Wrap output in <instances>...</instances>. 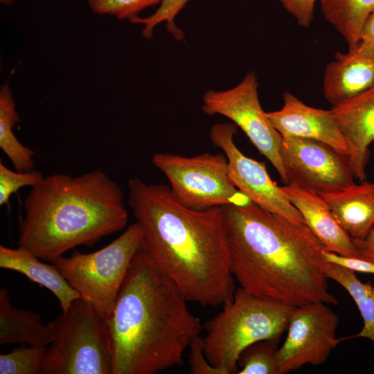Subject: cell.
Segmentation results:
<instances>
[{
	"mask_svg": "<svg viewBox=\"0 0 374 374\" xmlns=\"http://www.w3.org/2000/svg\"><path fill=\"white\" fill-rule=\"evenodd\" d=\"M330 109L347 142L354 177L365 181L369 146L374 142V87Z\"/></svg>",
	"mask_w": 374,
	"mask_h": 374,
	"instance_id": "obj_15",
	"label": "cell"
},
{
	"mask_svg": "<svg viewBox=\"0 0 374 374\" xmlns=\"http://www.w3.org/2000/svg\"><path fill=\"white\" fill-rule=\"evenodd\" d=\"M16 0H0V3L4 6H8L14 3Z\"/></svg>",
	"mask_w": 374,
	"mask_h": 374,
	"instance_id": "obj_34",
	"label": "cell"
},
{
	"mask_svg": "<svg viewBox=\"0 0 374 374\" xmlns=\"http://www.w3.org/2000/svg\"><path fill=\"white\" fill-rule=\"evenodd\" d=\"M52 339L50 323L35 312L12 305L8 290L0 289V345L21 344L47 346Z\"/></svg>",
	"mask_w": 374,
	"mask_h": 374,
	"instance_id": "obj_19",
	"label": "cell"
},
{
	"mask_svg": "<svg viewBox=\"0 0 374 374\" xmlns=\"http://www.w3.org/2000/svg\"><path fill=\"white\" fill-rule=\"evenodd\" d=\"M176 285L140 246L106 320L112 374H154L181 366L203 325Z\"/></svg>",
	"mask_w": 374,
	"mask_h": 374,
	"instance_id": "obj_3",
	"label": "cell"
},
{
	"mask_svg": "<svg viewBox=\"0 0 374 374\" xmlns=\"http://www.w3.org/2000/svg\"><path fill=\"white\" fill-rule=\"evenodd\" d=\"M29 251L0 246V267L20 273L31 281L48 290L57 299L62 312L81 298L57 267L40 260Z\"/></svg>",
	"mask_w": 374,
	"mask_h": 374,
	"instance_id": "obj_18",
	"label": "cell"
},
{
	"mask_svg": "<svg viewBox=\"0 0 374 374\" xmlns=\"http://www.w3.org/2000/svg\"><path fill=\"white\" fill-rule=\"evenodd\" d=\"M374 87V46L360 39L345 53L337 52L326 67L325 98L337 105Z\"/></svg>",
	"mask_w": 374,
	"mask_h": 374,
	"instance_id": "obj_14",
	"label": "cell"
},
{
	"mask_svg": "<svg viewBox=\"0 0 374 374\" xmlns=\"http://www.w3.org/2000/svg\"><path fill=\"white\" fill-rule=\"evenodd\" d=\"M322 302L294 308L287 335L276 353L278 374L294 371L305 364L321 365L339 343L335 336L338 316Z\"/></svg>",
	"mask_w": 374,
	"mask_h": 374,
	"instance_id": "obj_11",
	"label": "cell"
},
{
	"mask_svg": "<svg viewBox=\"0 0 374 374\" xmlns=\"http://www.w3.org/2000/svg\"><path fill=\"white\" fill-rule=\"evenodd\" d=\"M327 278L341 285L350 295L355 303L366 295L374 287L371 281L363 283L356 276L355 271L339 265L327 262L325 268Z\"/></svg>",
	"mask_w": 374,
	"mask_h": 374,
	"instance_id": "obj_27",
	"label": "cell"
},
{
	"mask_svg": "<svg viewBox=\"0 0 374 374\" xmlns=\"http://www.w3.org/2000/svg\"><path fill=\"white\" fill-rule=\"evenodd\" d=\"M282 188L301 214L304 224L318 238L326 251L359 258L353 240L339 225L329 206L318 193L292 185Z\"/></svg>",
	"mask_w": 374,
	"mask_h": 374,
	"instance_id": "obj_16",
	"label": "cell"
},
{
	"mask_svg": "<svg viewBox=\"0 0 374 374\" xmlns=\"http://www.w3.org/2000/svg\"><path fill=\"white\" fill-rule=\"evenodd\" d=\"M326 19L348 46L361 39L363 27L374 12V0H319Z\"/></svg>",
	"mask_w": 374,
	"mask_h": 374,
	"instance_id": "obj_20",
	"label": "cell"
},
{
	"mask_svg": "<svg viewBox=\"0 0 374 374\" xmlns=\"http://www.w3.org/2000/svg\"><path fill=\"white\" fill-rule=\"evenodd\" d=\"M44 176L36 170L28 172L12 170L0 161V206L8 205L14 193L26 186L33 187L38 184Z\"/></svg>",
	"mask_w": 374,
	"mask_h": 374,
	"instance_id": "obj_26",
	"label": "cell"
},
{
	"mask_svg": "<svg viewBox=\"0 0 374 374\" xmlns=\"http://www.w3.org/2000/svg\"><path fill=\"white\" fill-rule=\"evenodd\" d=\"M237 126L234 123H217L210 131V140L222 150L228 161L229 177L236 188L253 203L296 224H304L303 218L291 203L282 186L270 177L265 163L246 156L234 142Z\"/></svg>",
	"mask_w": 374,
	"mask_h": 374,
	"instance_id": "obj_12",
	"label": "cell"
},
{
	"mask_svg": "<svg viewBox=\"0 0 374 374\" xmlns=\"http://www.w3.org/2000/svg\"><path fill=\"white\" fill-rule=\"evenodd\" d=\"M19 121L11 89L8 83H5L0 89V148L15 170L28 172L33 170L35 154L14 133V127Z\"/></svg>",
	"mask_w": 374,
	"mask_h": 374,
	"instance_id": "obj_21",
	"label": "cell"
},
{
	"mask_svg": "<svg viewBox=\"0 0 374 374\" xmlns=\"http://www.w3.org/2000/svg\"><path fill=\"white\" fill-rule=\"evenodd\" d=\"M355 304L363 319V328L355 335L339 338V342L346 339L364 337L368 339L374 344V287Z\"/></svg>",
	"mask_w": 374,
	"mask_h": 374,
	"instance_id": "obj_28",
	"label": "cell"
},
{
	"mask_svg": "<svg viewBox=\"0 0 374 374\" xmlns=\"http://www.w3.org/2000/svg\"><path fill=\"white\" fill-rule=\"evenodd\" d=\"M360 258L374 263V227L363 240H353Z\"/></svg>",
	"mask_w": 374,
	"mask_h": 374,
	"instance_id": "obj_32",
	"label": "cell"
},
{
	"mask_svg": "<svg viewBox=\"0 0 374 374\" xmlns=\"http://www.w3.org/2000/svg\"><path fill=\"white\" fill-rule=\"evenodd\" d=\"M320 195L353 240L364 239L374 227V182L365 180Z\"/></svg>",
	"mask_w": 374,
	"mask_h": 374,
	"instance_id": "obj_17",
	"label": "cell"
},
{
	"mask_svg": "<svg viewBox=\"0 0 374 374\" xmlns=\"http://www.w3.org/2000/svg\"><path fill=\"white\" fill-rule=\"evenodd\" d=\"M294 309L239 287L222 311L203 326L206 357L222 374L238 373L242 352L260 341L279 340Z\"/></svg>",
	"mask_w": 374,
	"mask_h": 374,
	"instance_id": "obj_5",
	"label": "cell"
},
{
	"mask_svg": "<svg viewBox=\"0 0 374 374\" xmlns=\"http://www.w3.org/2000/svg\"><path fill=\"white\" fill-rule=\"evenodd\" d=\"M280 156L290 185L320 195L341 190L355 183L348 156L324 143L284 136Z\"/></svg>",
	"mask_w": 374,
	"mask_h": 374,
	"instance_id": "obj_10",
	"label": "cell"
},
{
	"mask_svg": "<svg viewBox=\"0 0 374 374\" xmlns=\"http://www.w3.org/2000/svg\"><path fill=\"white\" fill-rule=\"evenodd\" d=\"M49 323L40 374H112L107 321L90 303L79 298Z\"/></svg>",
	"mask_w": 374,
	"mask_h": 374,
	"instance_id": "obj_6",
	"label": "cell"
},
{
	"mask_svg": "<svg viewBox=\"0 0 374 374\" xmlns=\"http://www.w3.org/2000/svg\"><path fill=\"white\" fill-rule=\"evenodd\" d=\"M283 8L303 28H308L314 18V5L317 0H278Z\"/></svg>",
	"mask_w": 374,
	"mask_h": 374,
	"instance_id": "obj_30",
	"label": "cell"
},
{
	"mask_svg": "<svg viewBox=\"0 0 374 374\" xmlns=\"http://www.w3.org/2000/svg\"><path fill=\"white\" fill-rule=\"evenodd\" d=\"M163 0H87L90 10L97 15L114 17L130 21L147 8L159 5Z\"/></svg>",
	"mask_w": 374,
	"mask_h": 374,
	"instance_id": "obj_25",
	"label": "cell"
},
{
	"mask_svg": "<svg viewBox=\"0 0 374 374\" xmlns=\"http://www.w3.org/2000/svg\"><path fill=\"white\" fill-rule=\"evenodd\" d=\"M23 206L17 247L51 262L123 229L129 217L122 189L100 170L44 177Z\"/></svg>",
	"mask_w": 374,
	"mask_h": 374,
	"instance_id": "obj_4",
	"label": "cell"
},
{
	"mask_svg": "<svg viewBox=\"0 0 374 374\" xmlns=\"http://www.w3.org/2000/svg\"><path fill=\"white\" fill-rule=\"evenodd\" d=\"M222 209L231 272L242 288L294 308L338 303L328 291L325 247L305 224L253 202Z\"/></svg>",
	"mask_w": 374,
	"mask_h": 374,
	"instance_id": "obj_2",
	"label": "cell"
},
{
	"mask_svg": "<svg viewBox=\"0 0 374 374\" xmlns=\"http://www.w3.org/2000/svg\"><path fill=\"white\" fill-rule=\"evenodd\" d=\"M189 0H163L157 10L146 17L140 16L130 21L132 24H142V35L146 39L153 36L154 28L165 22L167 30L178 41L183 39L184 33L175 23V18Z\"/></svg>",
	"mask_w": 374,
	"mask_h": 374,
	"instance_id": "obj_24",
	"label": "cell"
},
{
	"mask_svg": "<svg viewBox=\"0 0 374 374\" xmlns=\"http://www.w3.org/2000/svg\"><path fill=\"white\" fill-rule=\"evenodd\" d=\"M323 256L328 262L339 265L355 272L374 274V263L368 260L344 256L326 250L323 251Z\"/></svg>",
	"mask_w": 374,
	"mask_h": 374,
	"instance_id": "obj_31",
	"label": "cell"
},
{
	"mask_svg": "<svg viewBox=\"0 0 374 374\" xmlns=\"http://www.w3.org/2000/svg\"><path fill=\"white\" fill-rule=\"evenodd\" d=\"M188 362L193 374H222V371L213 366L204 351L203 339L200 335L195 337L189 345Z\"/></svg>",
	"mask_w": 374,
	"mask_h": 374,
	"instance_id": "obj_29",
	"label": "cell"
},
{
	"mask_svg": "<svg viewBox=\"0 0 374 374\" xmlns=\"http://www.w3.org/2000/svg\"><path fill=\"white\" fill-rule=\"evenodd\" d=\"M258 85L257 76L251 71L231 89L208 90L203 96L202 111L209 116H224L239 127L258 151L270 161L281 181L287 185L280 156L282 136L261 107Z\"/></svg>",
	"mask_w": 374,
	"mask_h": 374,
	"instance_id": "obj_9",
	"label": "cell"
},
{
	"mask_svg": "<svg viewBox=\"0 0 374 374\" xmlns=\"http://www.w3.org/2000/svg\"><path fill=\"white\" fill-rule=\"evenodd\" d=\"M283 97L280 109L267 112L269 120L282 137L316 140L348 157L347 142L331 109L308 106L288 91Z\"/></svg>",
	"mask_w": 374,
	"mask_h": 374,
	"instance_id": "obj_13",
	"label": "cell"
},
{
	"mask_svg": "<svg viewBox=\"0 0 374 374\" xmlns=\"http://www.w3.org/2000/svg\"><path fill=\"white\" fill-rule=\"evenodd\" d=\"M142 240L136 222L105 247L91 253L74 251L53 263L80 297L107 319Z\"/></svg>",
	"mask_w": 374,
	"mask_h": 374,
	"instance_id": "obj_7",
	"label": "cell"
},
{
	"mask_svg": "<svg viewBox=\"0 0 374 374\" xmlns=\"http://www.w3.org/2000/svg\"><path fill=\"white\" fill-rule=\"evenodd\" d=\"M128 205L139 225L141 247L188 301L217 306L235 292L222 207L190 209L165 184L134 177Z\"/></svg>",
	"mask_w": 374,
	"mask_h": 374,
	"instance_id": "obj_1",
	"label": "cell"
},
{
	"mask_svg": "<svg viewBox=\"0 0 374 374\" xmlns=\"http://www.w3.org/2000/svg\"><path fill=\"white\" fill-rule=\"evenodd\" d=\"M152 162L169 181L175 198L190 209L244 206L252 202L232 182L224 153L204 152L188 157L159 152L152 155Z\"/></svg>",
	"mask_w": 374,
	"mask_h": 374,
	"instance_id": "obj_8",
	"label": "cell"
},
{
	"mask_svg": "<svg viewBox=\"0 0 374 374\" xmlns=\"http://www.w3.org/2000/svg\"><path fill=\"white\" fill-rule=\"evenodd\" d=\"M46 347L24 346L0 355V374H39Z\"/></svg>",
	"mask_w": 374,
	"mask_h": 374,
	"instance_id": "obj_23",
	"label": "cell"
},
{
	"mask_svg": "<svg viewBox=\"0 0 374 374\" xmlns=\"http://www.w3.org/2000/svg\"><path fill=\"white\" fill-rule=\"evenodd\" d=\"M361 39L366 40L374 46V12L368 18L363 27Z\"/></svg>",
	"mask_w": 374,
	"mask_h": 374,
	"instance_id": "obj_33",
	"label": "cell"
},
{
	"mask_svg": "<svg viewBox=\"0 0 374 374\" xmlns=\"http://www.w3.org/2000/svg\"><path fill=\"white\" fill-rule=\"evenodd\" d=\"M279 340H263L246 348L240 354L238 374H278L276 353Z\"/></svg>",
	"mask_w": 374,
	"mask_h": 374,
	"instance_id": "obj_22",
	"label": "cell"
}]
</instances>
